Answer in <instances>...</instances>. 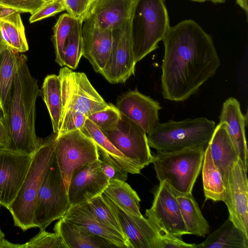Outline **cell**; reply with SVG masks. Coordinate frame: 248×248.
Returning <instances> with one entry per match:
<instances>
[{
    "label": "cell",
    "mask_w": 248,
    "mask_h": 248,
    "mask_svg": "<svg viewBox=\"0 0 248 248\" xmlns=\"http://www.w3.org/2000/svg\"><path fill=\"white\" fill-rule=\"evenodd\" d=\"M162 41L163 97L171 101H185L215 74L219 58L211 37L191 19L170 27Z\"/></svg>",
    "instance_id": "6da1fadb"
},
{
    "label": "cell",
    "mask_w": 248,
    "mask_h": 248,
    "mask_svg": "<svg viewBox=\"0 0 248 248\" xmlns=\"http://www.w3.org/2000/svg\"><path fill=\"white\" fill-rule=\"evenodd\" d=\"M27 57L19 54L8 108L3 118L10 138L9 150L33 155L41 139L35 132L36 102L41 90L29 69Z\"/></svg>",
    "instance_id": "7a4b0ae2"
},
{
    "label": "cell",
    "mask_w": 248,
    "mask_h": 248,
    "mask_svg": "<svg viewBox=\"0 0 248 248\" xmlns=\"http://www.w3.org/2000/svg\"><path fill=\"white\" fill-rule=\"evenodd\" d=\"M57 135L54 133L40 143L33 155L24 180L8 208L15 226L25 231L34 228L33 217L39 188L53 154Z\"/></svg>",
    "instance_id": "3957f363"
},
{
    "label": "cell",
    "mask_w": 248,
    "mask_h": 248,
    "mask_svg": "<svg viewBox=\"0 0 248 248\" xmlns=\"http://www.w3.org/2000/svg\"><path fill=\"white\" fill-rule=\"evenodd\" d=\"M135 62L158 48L170 28L165 0H136L130 19Z\"/></svg>",
    "instance_id": "277c9868"
},
{
    "label": "cell",
    "mask_w": 248,
    "mask_h": 248,
    "mask_svg": "<svg viewBox=\"0 0 248 248\" xmlns=\"http://www.w3.org/2000/svg\"><path fill=\"white\" fill-rule=\"evenodd\" d=\"M215 127L213 121L205 117L170 120L159 123L147 136L150 147L159 152L195 147L206 148Z\"/></svg>",
    "instance_id": "5b68a950"
},
{
    "label": "cell",
    "mask_w": 248,
    "mask_h": 248,
    "mask_svg": "<svg viewBox=\"0 0 248 248\" xmlns=\"http://www.w3.org/2000/svg\"><path fill=\"white\" fill-rule=\"evenodd\" d=\"M205 149L195 147L157 152L152 161L156 178L159 182H167L175 192L192 193L202 169Z\"/></svg>",
    "instance_id": "8992f818"
},
{
    "label": "cell",
    "mask_w": 248,
    "mask_h": 248,
    "mask_svg": "<svg viewBox=\"0 0 248 248\" xmlns=\"http://www.w3.org/2000/svg\"><path fill=\"white\" fill-rule=\"evenodd\" d=\"M71 206L54 151L40 185L34 213V228L45 229L62 218Z\"/></svg>",
    "instance_id": "52a82bcc"
},
{
    "label": "cell",
    "mask_w": 248,
    "mask_h": 248,
    "mask_svg": "<svg viewBox=\"0 0 248 248\" xmlns=\"http://www.w3.org/2000/svg\"><path fill=\"white\" fill-rule=\"evenodd\" d=\"M54 152L67 192L73 175L99 157L95 143L79 129L57 136Z\"/></svg>",
    "instance_id": "ba28073f"
},
{
    "label": "cell",
    "mask_w": 248,
    "mask_h": 248,
    "mask_svg": "<svg viewBox=\"0 0 248 248\" xmlns=\"http://www.w3.org/2000/svg\"><path fill=\"white\" fill-rule=\"evenodd\" d=\"M62 111L72 110L87 117L108 105L84 73L74 72L67 67L60 70Z\"/></svg>",
    "instance_id": "9c48e42d"
},
{
    "label": "cell",
    "mask_w": 248,
    "mask_h": 248,
    "mask_svg": "<svg viewBox=\"0 0 248 248\" xmlns=\"http://www.w3.org/2000/svg\"><path fill=\"white\" fill-rule=\"evenodd\" d=\"M145 216L156 230L158 236L187 234L175 194L165 181L159 182L154 193L152 206Z\"/></svg>",
    "instance_id": "30bf717a"
},
{
    "label": "cell",
    "mask_w": 248,
    "mask_h": 248,
    "mask_svg": "<svg viewBox=\"0 0 248 248\" xmlns=\"http://www.w3.org/2000/svg\"><path fill=\"white\" fill-rule=\"evenodd\" d=\"M102 132L118 150L142 169L152 163L154 156L146 133L122 114L115 129Z\"/></svg>",
    "instance_id": "8fae6325"
},
{
    "label": "cell",
    "mask_w": 248,
    "mask_h": 248,
    "mask_svg": "<svg viewBox=\"0 0 248 248\" xmlns=\"http://www.w3.org/2000/svg\"><path fill=\"white\" fill-rule=\"evenodd\" d=\"M113 31L112 50L100 74L110 83H124L135 75L136 64L132 49L130 20Z\"/></svg>",
    "instance_id": "7c38bea8"
},
{
    "label": "cell",
    "mask_w": 248,
    "mask_h": 248,
    "mask_svg": "<svg viewBox=\"0 0 248 248\" xmlns=\"http://www.w3.org/2000/svg\"><path fill=\"white\" fill-rule=\"evenodd\" d=\"M248 170L239 159L233 165L225 186L223 202L229 218L234 225L248 236Z\"/></svg>",
    "instance_id": "4fadbf2b"
},
{
    "label": "cell",
    "mask_w": 248,
    "mask_h": 248,
    "mask_svg": "<svg viewBox=\"0 0 248 248\" xmlns=\"http://www.w3.org/2000/svg\"><path fill=\"white\" fill-rule=\"evenodd\" d=\"M33 155L0 148V205L8 209L14 201L26 176Z\"/></svg>",
    "instance_id": "5bb4252c"
},
{
    "label": "cell",
    "mask_w": 248,
    "mask_h": 248,
    "mask_svg": "<svg viewBox=\"0 0 248 248\" xmlns=\"http://www.w3.org/2000/svg\"><path fill=\"white\" fill-rule=\"evenodd\" d=\"M108 184L109 180L101 169L99 159L84 166L71 177L67 191L71 205L88 202L101 195Z\"/></svg>",
    "instance_id": "9a60e30c"
},
{
    "label": "cell",
    "mask_w": 248,
    "mask_h": 248,
    "mask_svg": "<svg viewBox=\"0 0 248 248\" xmlns=\"http://www.w3.org/2000/svg\"><path fill=\"white\" fill-rule=\"evenodd\" d=\"M116 107L120 112L148 134L159 123V103L140 93L129 90L120 96Z\"/></svg>",
    "instance_id": "2e32d148"
},
{
    "label": "cell",
    "mask_w": 248,
    "mask_h": 248,
    "mask_svg": "<svg viewBox=\"0 0 248 248\" xmlns=\"http://www.w3.org/2000/svg\"><path fill=\"white\" fill-rule=\"evenodd\" d=\"M83 56L96 73H100L105 66L113 44V31L102 29L91 20L84 21L82 27Z\"/></svg>",
    "instance_id": "e0dca14e"
},
{
    "label": "cell",
    "mask_w": 248,
    "mask_h": 248,
    "mask_svg": "<svg viewBox=\"0 0 248 248\" xmlns=\"http://www.w3.org/2000/svg\"><path fill=\"white\" fill-rule=\"evenodd\" d=\"M62 218L103 238L113 248H130L128 240L124 236L95 217L87 202L71 206Z\"/></svg>",
    "instance_id": "ac0fdd59"
},
{
    "label": "cell",
    "mask_w": 248,
    "mask_h": 248,
    "mask_svg": "<svg viewBox=\"0 0 248 248\" xmlns=\"http://www.w3.org/2000/svg\"><path fill=\"white\" fill-rule=\"evenodd\" d=\"M110 202L130 248H157V232L147 218L128 214Z\"/></svg>",
    "instance_id": "d6986e66"
},
{
    "label": "cell",
    "mask_w": 248,
    "mask_h": 248,
    "mask_svg": "<svg viewBox=\"0 0 248 248\" xmlns=\"http://www.w3.org/2000/svg\"><path fill=\"white\" fill-rule=\"evenodd\" d=\"M220 123H224L228 134L240 161L248 170V150L245 134L246 118L242 113L239 102L230 97L223 104L219 117Z\"/></svg>",
    "instance_id": "ffe728a7"
},
{
    "label": "cell",
    "mask_w": 248,
    "mask_h": 248,
    "mask_svg": "<svg viewBox=\"0 0 248 248\" xmlns=\"http://www.w3.org/2000/svg\"><path fill=\"white\" fill-rule=\"evenodd\" d=\"M136 0H96L88 19L96 26L115 30L130 19Z\"/></svg>",
    "instance_id": "44dd1931"
},
{
    "label": "cell",
    "mask_w": 248,
    "mask_h": 248,
    "mask_svg": "<svg viewBox=\"0 0 248 248\" xmlns=\"http://www.w3.org/2000/svg\"><path fill=\"white\" fill-rule=\"evenodd\" d=\"M207 147L225 184L231 169L239 158L228 134L224 123H219L215 127Z\"/></svg>",
    "instance_id": "7402d4cb"
},
{
    "label": "cell",
    "mask_w": 248,
    "mask_h": 248,
    "mask_svg": "<svg viewBox=\"0 0 248 248\" xmlns=\"http://www.w3.org/2000/svg\"><path fill=\"white\" fill-rule=\"evenodd\" d=\"M53 230L61 236L67 248H113L103 238L62 217L56 223Z\"/></svg>",
    "instance_id": "603a6c76"
},
{
    "label": "cell",
    "mask_w": 248,
    "mask_h": 248,
    "mask_svg": "<svg viewBox=\"0 0 248 248\" xmlns=\"http://www.w3.org/2000/svg\"><path fill=\"white\" fill-rule=\"evenodd\" d=\"M79 130L94 141L99 151L109 155L122 169L131 174L140 173L142 169L118 150L105 135L88 118Z\"/></svg>",
    "instance_id": "cb8c5ba5"
},
{
    "label": "cell",
    "mask_w": 248,
    "mask_h": 248,
    "mask_svg": "<svg viewBox=\"0 0 248 248\" xmlns=\"http://www.w3.org/2000/svg\"><path fill=\"white\" fill-rule=\"evenodd\" d=\"M195 248H248V236L228 218Z\"/></svg>",
    "instance_id": "d4e9b609"
},
{
    "label": "cell",
    "mask_w": 248,
    "mask_h": 248,
    "mask_svg": "<svg viewBox=\"0 0 248 248\" xmlns=\"http://www.w3.org/2000/svg\"><path fill=\"white\" fill-rule=\"evenodd\" d=\"M173 192L179 203L181 214L188 234L205 237L210 232V226L203 216L192 193Z\"/></svg>",
    "instance_id": "484cf974"
},
{
    "label": "cell",
    "mask_w": 248,
    "mask_h": 248,
    "mask_svg": "<svg viewBox=\"0 0 248 248\" xmlns=\"http://www.w3.org/2000/svg\"><path fill=\"white\" fill-rule=\"evenodd\" d=\"M103 194L124 212L134 216H142L140 211V199L125 181L109 180Z\"/></svg>",
    "instance_id": "4316f807"
},
{
    "label": "cell",
    "mask_w": 248,
    "mask_h": 248,
    "mask_svg": "<svg viewBox=\"0 0 248 248\" xmlns=\"http://www.w3.org/2000/svg\"><path fill=\"white\" fill-rule=\"evenodd\" d=\"M19 53L6 44L0 51V98L2 116L6 114Z\"/></svg>",
    "instance_id": "83f0119b"
},
{
    "label": "cell",
    "mask_w": 248,
    "mask_h": 248,
    "mask_svg": "<svg viewBox=\"0 0 248 248\" xmlns=\"http://www.w3.org/2000/svg\"><path fill=\"white\" fill-rule=\"evenodd\" d=\"M202 168L205 201L223 202L226 190L224 180L214 163L207 146L205 149Z\"/></svg>",
    "instance_id": "f1b7e54d"
},
{
    "label": "cell",
    "mask_w": 248,
    "mask_h": 248,
    "mask_svg": "<svg viewBox=\"0 0 248 248\" xmlns=\"http://www.w3.org/2000/svg\"><path fill=\"white\" fill-rule=\"evenodd\" d=\"M41 93L48 111L53 133L59 132L62 111L61 82L58 75H47L44 79Z\"/></svg>",
    "instance_id": "f546056e"
},
{
    "label": "cell",
    "mask_w": 248,
    "mask_h": 248,
    "mask_svg": "<svg viewBox=\"0 0 248 248\" xmlns=\"http://www.w3.org/2000/svg\"><path fill=\"white\" fill-rule=\"evenodd\" d=\"M87 204L96 219L105 225L117 231L126 238L110 201L103 193L91 199Z\"/></svg>",
    "instance_id": "4dcf8cb0"
},
{
    "label": "cell",
    "mask_w": 248,
    "mask_h": 248,
    "mask_svg": "<svg viewBox=\"0 0 248 248\" xmlns=\"http://www.w3.org/2000/svg\"><path fill=\"white\" fill-rule=\"evenodd\" d=\"M83 22L77 20L66 41L63 50L64 66L75 70L83 56Z\"/></svg>",
    "instance_id": "1f68e13d"
},
{
    "label": "cell",
    "mask_w": 248,
    "mask_h": 248,
    "mask_svg": "<svg viewBox=\"0 0 248 248\" xmlns=\"http://www.w3.org/2000/svg\"><path fill=\"white\" fill-rule=\"evenodd\" d=\"M20 14L16 12L0 19V25L6 30L11 47L18 53H23L29 50V46Z\"/></svg>",
    "instance_id": "d6a6232c"
},
{
    "label": "cell",
    "mask_w": 248,
    "mask_h": 248,
    "mask_svg": "<svg viewBox=\"0 0 248 248\" xmlns=\"http://www.w3.org/2000/svg\"><path fill=\"white\" fill-rule=\"evenodd\" d=\"M77 19L68 13L61 15L53 28V43L56 62L61 66H64L63 50L67 39Z\"/></svg>",
    "instance_id": "836d02e7"
},
{
    "label": "cell",
    "mask_w": 248,
    "mask_h": 248,
    "mask_svg": "<svg viewBox=\"0 0 248 248\" xmlns=\"http://www.w3.org/2000/svg\"><path fill=\"white\" fill-rule=\"evenodd\" d=\"M121 117V113L116 106L108 104L104 109L90 115L88 118L102 131L115 129Z\"/></svg>",
    "instance_id": "e575fe53"
},
{
    "label": "cell",
    "mask_w": 248,
    "mask_h": 248,
    "mask_svg": "<svg viewBox=\"0 0 248 248\" xmlns=\"http://www.w3.org/2000/svg\"><path fill=\"white\" fill-rule=\"evenodd\" d=\"M20 248H67L61 236L57 232L51 233L45 229L27 243L21 244Z\"/></svg>",
    "instance_id": "d590c367"
},
{
    "label": "cell",
    "mask_w": 248,
    "mask_h": 248,
    "mask_svg": "<svg viewBox=\"0 0 248 248\" xmlns=\"http://www.w3.org/2000/svg\"><path fill=\"white\" fill-rule=\"evenodd\" d=\"M88 117L72 110L62 112L59 132L57 136L63 135L76 129H80Z\"/></svg>",
    "instance_id": "8d00e7d4"
},
{
    "label": "cell",
    "mask_w": 248,
    "mask_h": 248,
    "mask_svg": "<svg viewBox=\"0 0 248 248\" xmlns=\"http://www.w3.org/2000/svg\"><path fill=\"white\" fill-rule=\"evenodd\" d=\"M98 153L101 169L109 180L125 181L127 180L128 172L126 171L120 167L107 154L99 150Z\"/></svg>",
    "instance_id": "74e56055"
},
{
    "label": "cell",
    "mask_w": 248,
    "mask_h": 248,
    "mask_svg": "<svg viewBox=\"0 0 248 248\" xmlns=\"http://www.w3.org/2000/svg\"><path fill=\"white\" fill-rule=\"evenodd\" d=\"M67 13L84 22L90 16L91 10L96 0H63Z\"/></svg>",
    "instance_id": "f35d334b"
},
{
    "label": "cell",
    "mask_w": 248,
    "mask_h": 248,
    "mask_svg": "<svg viewBox=\"0 0 248 248\" xmlns=\"http://www.w3.org/2000/svg\"><path fill=\"white\" fill-rule=\"evenodd\" d=\"M64 10H65V8L63 0H51L46 1L31 14L29 21L32 23L53 16Z\"/></svg>",
    "instance_id": "ab89813d"
},
{
    "label": "cell",
    "mask_w": 248,
    "mask_h": 248,
    "mask_svg": "<svg viewBox=\"0 0 248 248\" xmlns=\"http://www.w3.org/2000/svg\"><path fill=\"white\" fill-rule=\"evenodd\" d=\"M45 2V0H0V4L15 9L20 13L32 14Z\"/></svg>",
    "instance_id": "60d3db41"
},
{
    "label": "cell",
    "mask_w": 248,
    "mask_h": 248,
    "mask_svg": "<svg viewBox=\"0 0 248 248\" xmlns=\"http://www.w3.org/2000/svg\"><path fill=\"white\" fill-rule=\"evenodd\" d=\"M195 244L183 241L173 235L158 236L157 248H195Z\"/></svg>",
    "instance_id": "b9f144b4"
},
{
    "label": "cell",
    "mask_w": 248,
    "mask_h": 248,
    "mask_svg": "<svg viewBox=\"0 0 248 248\" xmlns=\"http://www.w3.org/2000/svg\"><path fill=\"white\" fill-rule=\"evenodd\" d=\"M10 138L4 119L0 116V148L9 149Z\"/></svg>",
    "instance_id": "7bdbcfd3"
},
{
    "label": "cell",
    "mask_w": 248,
    "mask_h": 248,
    "mask_svg": "<svg viewBox=\"0 0 248 248\" xmlns=\"http://www.w3.org/2000/svg\"><path fill=\"white\" fill-rule=\"evenodd\" d=\"M16 12H20L13 8L0 4V19L3 18Z\"/></svg>",
    "instance_id": "ee69618b"
},
{
    "label": "cell",
    "mask_w": 248,
    "mask_h": 248,
    "mask_svg": "<svg viewBox=\"0 0 248 248\" xmlns=\"http://www.w3.org/2000/svg\"><path fill=\"white\" fill-rule=\"evenodd\" d=\"M20 245L12 243L4 238L0 243V248H20Z\"/></svg>",
    "instance_id": "f6af8a7d"
},
{
    "label": "cell",
    "mask_w": 248,
    "mask_h": 248,
    "mask_svg": "<svg viewBox=\"0 0 248 248\" xmlns=\"http://www.w3.org/2000/svg\"><path fill=\"white\" fill-rule=\"evenodd\" d=\"M236 2L242 8L248 15V0H236Z\"/></svg>",
    "instance_id": "bcb514c9"
},
{
    "label": "cell",
    "mask_w": 248,
    "mask_h": 248,
    "mask_svg": "<svg viewBox=\"0 0 248 248\" xmlns=\"http://www.w3.org/2000/svg\"><path fill=\"white\" fill-rule=\"evenodd\" d=\"M197 2H204L206 1H211L214 3H223L226 0H191Z\"/></svg>",
    "instance_id": "7dc6e473"
},
{
    "label": "cell",
    "mask_w": 248,
    "mask_h": 248,
    "mask_svg": "<svg viewBox=\"0 0 248 248\" xmlns=\"http://www.w3.org/2000/svg\"><path fill=\"white\" fill-rule=\"evenodd\" d=\"M7 44L4 40H3L1 33L0 32V51L2 49V48L3 47V46Z\"/></svg>",
    "instance_id": "c3c4849f"
},
{
    "label": "cell",
    "mask_w": 248,
    "mask_h": 248,
    "mask_svg": "<svg viewBox=\"0 0 248 248\" xmlns=\"http://www.w3.org/2000/svg\"><path fill=\"white\" fill-rule=\"evenodd\" d=\"M4 237H5V234L1 231L0 226V243L1 242V241L4 238Z\"/></svg>",
    "instance_id": "681fc988"
},
{
    "label": "cell",
    "mask_w": 248,
    "mask_h": 248,
    "mask_svg": "<svg viewBox=\"0 0 248 248\" xmlns=\"http://www.w3.org/2000/svg\"><path fill=\"white\" fill-rule=\"evenodd\" d=\"M0 110H1V111L2 112V106L0 98Z\"/></svg>",
    "instance_id": "f907efd6"
},
{
    "label": "cell",
    "mask_w": 248,
    "mask_h": 248,
    "mask_svg": "<svg viewBox=\"0 0 248 248\" xmlns=\"http://www.w3.org/2000/svg\"><path fill=\"white\" fill-rule=\"evenodd\" d=\"M49 0H45V1H49Z\"/></svg>",
    "instance_id": "816d5d0a"
}]
</instances>
